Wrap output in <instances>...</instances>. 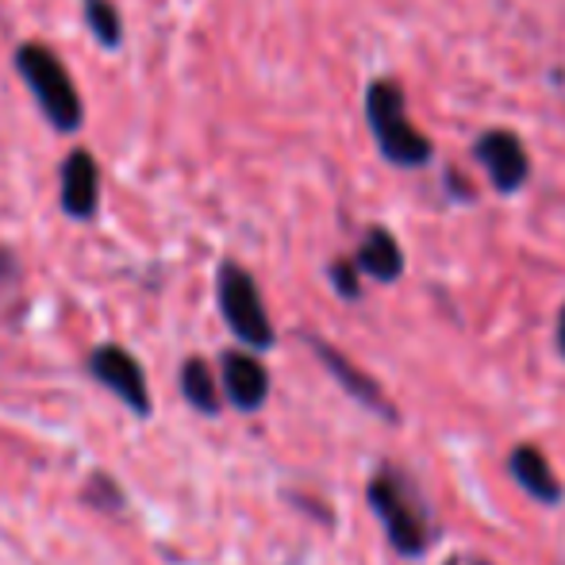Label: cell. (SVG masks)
Masks as SVG:
<instances>
[{
  "label": "cell",
  "mask_w": 565,
  "mask_h": 565,
  "mask_svg": "<svg viewBox=\"0 0 565 565\" xmlns=\"http://www.w3.org/2000/svg\"><path fill=\"white\" fill-rule=\"evenodd\" d=\"M370 512L377 515V523L385 527V539L401 558H424L431 551V543L439 539L427 512L424 497L416 492V484L401 473V469L385 466L365 489Z\"/></svg>",
  "instance_id": "1"
},
{
  "label": "cell",
  "mask_w": 565,
  "mask_h": 565,
  "mask_svg": "<svg viewBox=\"0 0 565 565\" xmlns=\"http://www.w3.org/2000/svg\"><path fill=\"white\" fill-rule=\"evenodd\" d=\"M89 500L97 508H108V512H119V508H124V489H119V484L113 481V477L108 473H97L89 481Z\"/></svg>",
  "instance_id": "15"
},
{
  "label": "cell",
  "mask_w": 565,
  "mask_h": 565,
  "mask_svg": "<svg viewBox=\"0 0 565 565\" xmlns=\"http://www.w3.org/2000/svg\"><path fill=\"white\" fill-rule=\"evenodd\" d=\"M558 347H562V354H565V308H562V316H558Z\"/></svg>",
  "instance_id": "18"
},
{
  "label": "cell",
  "mask_w": 565,
  "mask_h": 565,
  "mask_svg": "<svg viewBox=\"0 0 565 565\" xmlns=\"http://www.w3.org/2000/svg\"><path fill=\"white\" fill-rule=\"evenodd\" d=\"M365 124L373 131L381 158L401 170H419L431 162L435 147L424 131L408 119V105H404V89L396 77H373L365 85Z\"/></svg>",
  "instance_id": "2"
},
{
  "label": "cell",
  "mask_w": 565,
  "mask_h": 565,
  "mask_svg": "<svg viewBox=\"0 0 565 565\" xmlns=\"http://www.w3.org/2000/svg\"><path fill=\"white\" fill-rule=\"evenodd\" d=\"M12 62H15V74L23 77V85H28L31 97H35V105L43 108L46 124L62 135L82 131L85 105H82V93H77L74 77H70L66 62L46 43H20Z\"/></svg>",
  "instance_id": "3"
},
{
  "label": "cell",
  "mask_w": 565,
  "mask_h": 565,
  "mask_svg": "<svg viewBox=\"0 0 565 565\" xmlns=\"http://www.w3.org/2000/svg\"><path fill=\"white\" fill-rule=\"evenodd\" d=\"M220 381L238 412H258L269 396V373L250 350H227L220 358Z\"/></svg>",
  "instance_id": "9"
},
{
  "label": "cell",
  "mask_w": 565,
  "mask_h": 565,
  "mask_svg": "<svg viewBox=\"0 0 565 565\" xmlns=\"http://www.w3.org/2000/svg\"><path fill=\"white\" fill-rule=\"evenodd\" d=\"M354 269L365 277H373V281L381 285H393L404 277V250L401 243H396V235L388 227H370L365 231V238L358 243L354 250Z\"/></svg>",
  "instance_id": "11"
},
{
  "label": "cell",
  "mask_w": 565,
  "mask_h": 565,
  "mask_svg": "<svg viewBox=\"0 0 565 565\" xmlns=\"http://www.w3.org/2000/svg\"><path fill=\"white\" fill-rule=\"evenodd\" d=\"M508 473H512V481L520 484L523 492H527L531 500H539V504H562L565 489L558 481V473L551 469V461H546V454L539 447H515L508 454Z\"/></svg>",
  "instance_id": "10"
},
{
  "label": "cell",
  "mask_w": 565,
  "mask_h": 565,
  "mask_svg": "<svg viewBox=\"0 0 565 565\" xmlns=\"http://www.w3.org/2000/svg\"><path fill=\"white\" fill-rule=\"evenodd\" d=\"M181 396H185L196 412H204V416H216L220 412V385L204 358H189V362L181 365Z\"/></svg>",
  "instance_id": "12"
},
{
  "label": "cell",
  "mask_w": 565,
  "mask_h": 565,
  "mask_svg": "<svg viewBox=\"0 0 565 565\" xmlns=\"http://www.w3.org/2000/svg\"><path fill=\"white\" fill-rule=\"evenodd\" d=\"M447 565H492L489 558H469V554H458V558H450Z\"/></svg>",
  "instance_id": "17"
},
{
  "label": "cell",
  "mask_w": 565,
  "mask_h": 565,
  "mask_svg": "<svg viewBox=\"0 0 565 565\" xmlns=\"http://www.w3.org/2000/svg\"><path fill=\"white\" fill-rule=\"evenodd\" d=\"M216 300L220 312H224L231 335L250 350H269L277 342V331L269 323V312L262 305L258 281L246 274L238 262H224L216 274Z\"/></svg>",
  "instance_id": "4"
},
{
  "label": "cell",
  "mask_w": 565,
  "mask_h": 565,
  "mask_svg": "<svg viewBox=\"0 0 565 565\" xmlns=\"http://www.w3.org/2000/svg\"><path fill=\"white\" fill-rule=\"evenodd\" d=\"M328 277H331V285H335V292H339L342 300H362V274H358L350 258L331 262Z\"/></svg>",
  "instance_id": "14"
},
{
  "label": "cell",
  "mask_w": 565,
  "mask_h": 565,
  "mask_svg": "<svg viewBox=\"0 0 565 565\" xmlns=\"http://www.w3.org/2000/svg\"><path fill=\"white\" fill-rule=\"evenodd\" d=\"M308 347L316 350V358H320L323 365H328V373L342 385V393L350 396V401H358L362 408H370L373 416H381V419H388V424H396V408H393V401H388L385 393H381V385L370 377L365 370H358L354 362H350L347 354H339L331 342H323V339H308Z\"/></svg>",
  "instance_id": "8"
},
{
  "label": "cell",
  "mask_w": 565,
  "mask_h": 565,
  "mask_svg": "<svg viewBox=\"0 0 565 565\" xmlns=\"http://www.w3.org/2000/svg\"><path fill=\"white\" fill-rule=\"evenodd\" d=\"M85 23H89L93 39H97L105 51H116L124 43V15H119L116 0H82Z\"/></svg>",
  "instance_id": "13"
},
{
  "label": "cell",
  "mask_w": 565,
  "mask_h": 565,
  "mask_svg": "<svg viewBox=\"0 0 565 565\" xmlns=\"http://www.w3.org/2000/svg\"><path fill=\"white\" fill-rule=\"evenodd\" d=\"M89 377L105 385L108 393L119 396L135 416H150V393H147V373H142L139 358L127 354L116 342L93 347L89 354Z\"/></svg>",
  "instance_id": "6"
},
{
  "label": "cell",
  "mask_w": 565,
  "mask_h": 565,
  "mask_svg": "<svg viewBox=\"0 0 565 565\" xmlns=\"http://www.w3.org/2000/svg\"><path fill=\"white\" fill-rule=\"evenodd\" d=\"M62 189H58V204L70 220H93L100 212V166L97 158L85 147L70 150L66 162L58 170Z\"/></svg>",
  "instance_id": "7"
},
{
  "label": "cell",
  "mask_w": 565,
  "mask_h": 565,
  "mask_svg": "<svg viewBox=\"0 0 565 565\" xmlns=\"http://www.w3.org/2000/svg\"><path fill=\"white\" fill-rule=\"evenodd\" d=\"M473 158L481 162V170L489 173V185L497 193L512 196L527 185L531 178V158H527V147L515 131L508 127H492V131L477 135L473 142Z\"/></svg>",
  "instance_id": "5"
},
{
  "label": "cell",
  "mask_w": 565,
  "mask_h": 565,
  "mask_svg": "<svg viewBox=\"0 0 565 565\" xmlns=\"http://www.w3.org/2000/svg\"><path fill=\"white\" fill-rule=\"evenodd\" d=\"M15 274H20V262H15V254L8 246H0V285L15 281Z\"/></svg>",
  "instance_id": "16"
}]
</instances>
